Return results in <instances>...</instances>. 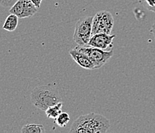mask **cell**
Here are the masks:
<instances>
[{"label":"cell","instance_id":"1","mask_svg":"<svg viewBox=\"0 0 155 133\" xmlns=\"http://www.w3.org/2000/svg\"><path fill=\"white\" fill-rule=\"evenodd\" d=\"M110 126V121L105 116L97 113H90L80 116L73 122L70 132L105 133Z\"/></svg>","mask_w":155,"mask_h":133},{"label":"cell","instance_id":"6","mask_svg":"<svg viewBox=\"0 0 155 133\" xmlns=\"http://www.w3.org/2000/svg\"><path fill=\"white\" fill-rule=\"evenodd\" d=\"M38 8L31 0H18L9 9V12L16 15L19 18H29L37 12Z\"/></svg>","mask_w":155,"mask_h":133},{"label":"cell","instance_id":"9","mask_svg":"<svg viewBox=\"0 0 155 133\" xmlns=\"http://www.w3.org/2000/svg\"><path fill=\"white\" fill-rule=\"evenodd\" d=\"M18 23H19V17L15 14L10 13V15L7 16L2 29L9 32H13L17 28Z\"/></svg>","mask_w":155,"mask_h":133},{"label":"cell","instance_id":"10","mask_svg":"<svg viewBox=\"0 0 155 133\" xmlns=\"http://www.w3.org/2000/svg\"><path fill=\"white\" fill-rule=\"evenodd\" d=\"M63 103L60 102V103H57V104L54 105V106H52L46 109L45 112H46V116H47L49 119H55L62 112V108H63Z\"/></svg>","mask_w":155,"mask_h":133},{"label":"cell","instance_id":"8","mask_svg":"<svg viewBox=\"0 0 155 133\" xmlns=\"http://www.w3.org/2000/svg\"><path fill=\"white\" fill-rule=\"evenodd\" d=\"M70 56L73 58V59L80 65V67L85 68V69H96L94 64L93 63V62L91 61L87 55L84 53L78 51V50L73 49L70 51Z\"/></svg>","mask_w":155,"mask_h":133},{"label":"cell","instance_id":"4","mask_svg":"<svg viewBox=\"0 0 155 133\" xmlns=\"http://www.w3.org/2000/svg\"><path fill=\"white\" fill-rule=\"evenodd\" d=\"M94 16L80 18L76 23L73 33V40L78 46H86L92 36V26Z\"/></svg>","mask_w":155,"mask_h":133},{"label":"cell","instance_id":"11","mask_svg":"<svg viewBox=\"0 0 155 133\" xmlns=\"http://www.w3.org/2000/svg\"><path fill=\"white\" fill-rule=\"evenodd\" d=\"M22 133H43L45 128L43 125L39 124H27L21 128Z\"/></svg>","mask_w":155,"mask_h":133},{"label":"cell","instance_id":"13","mask_svg":"<svg viewBox=\"0 0 155 133\" xmlns=\"http://www.w3.org/2000/svg\"><path fill=\"white\" fill-rule=\"evenodd\" d=\"M18 0H0V5L5 8H11Z\"/></svg>","mask_w":155,"mask_h":133},{"label":"cell","instance_id":"12","mask_svg":"<svg viewBox=\"0 0 155 133\" xmlns=\"http://www.w3.org/2000/svg\"><path fill=\"white\" fill-rule=\"evenodd\" d=\"M70 120V117L67 112H62L60 115L54 119V122L56 123L58 126L63 128L67 125Z\"/></svg>","mask_w":155,"mask_h":133},{"label":"cell","instance_id":"15","mask_svg":"<svg viewBox=\"0 0 155 133\" xmlns=\"http://www.w3.org/2000/svg\"><path fill=\"white\" fill-rule=\"evenodd\" d=\"M150 33L153 34V38H154V41H155V21H154V22H153V26H152L151 29H150Z\"/></svg>","mask_w":155,"mask_h":133},{"label":"cell","instance_id":"14","mask_svg":"<svg viewBox=\"0 0 155 133\" xmlns=\"http://www.w3.org/2000/svg\"><path fill=\"white\" fill-rule=\"evenodd\" d=\"M32 2L37 7L38 9H39V7H40V5H41V2L43 0H31Z\"/></svg>","mask_w":155,"mask_h":133},{"label":"cell","instance_id":"5","mask_svg":"<svg viewBox=\"0 0 155 133\" xmlns=\"http://www.w3.org/2000/svg\"><path fill=\"white\" fill-rule=\"evenodd\" d=\"M114 20L112 14L108 11H100L94 16L92 26V36L97 33L111 34Z\"/></svg>","mask_w":155,"mask_h":133},{"label":"cell","instance_id":"7","mask_svg":"<svg viewBox=\"0 0 155 133\" xmlns=\"http://www.w3.org/2000/svg\"><path fill=\"white\" fill-rule=\"evenodd\" d=\"M115 37V35L97 33L91 36L87 46H93L103 50H111L113 49V43Z\"/></svg>","mask_w":155,"mask_h":133},{"label":"cell","instance_id":"2","mask_svg":"<svg viewBox=\"0 0 155 133\" xmlns=\"http://www.w3.org/2000/svg\"><path fill=\"white\" fill-rule=\"evenodd\" d=\"M31 102L37 109L46 111L49 107L62 102L58 90L50 85L37 86L31 93Z\"/></svg>","mask_w":155,"mask_h":133},{"label":"cell","instance_id":"3","mask_svg":"<svg viewBox=\"0 0 155 133\" xmlns=\"http://www.w3.org/2000/svg\"><path fill=\"white\" fill-rule=\"evenodd\" d=\"M75 49L87 55L93 62L95 68H100L105 65L114 55V50H103L90 46H77Z\"/></svg>","mask_w":155,"mask_h":133}]
</instances>
